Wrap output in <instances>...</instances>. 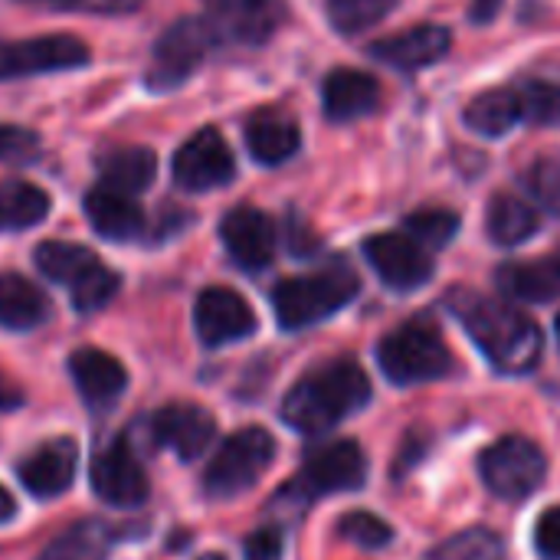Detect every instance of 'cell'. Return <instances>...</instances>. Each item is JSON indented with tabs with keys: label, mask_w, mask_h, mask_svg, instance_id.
Here are the masks:
<instances>
[{
	"label": "cell",
	"mask_w": 560,
	"mask_h": 560,
	"mask_svg": "<svg viewBox=\"0 0 560 560\" xmlns=\"http://www.w3.org/2000/svg\"><path fill=\"white\" fill-rule=\"evenodd\" d=\"M450 308L459 315L463 328L489 364L502 374H528L538 368L545 338L541 328L502 299H486L476 292H453Z\"/></svg>",
	"instance_id": "obj_1"
},
{
	"label": "cell",
	"mask_w": 560,
	"mask_h": 560,
	"mask_svg": "<svg viewBox=\"0 0 560 560\" xmlns=\"http://www.w3.org/2000/svg\"><path fill=\"white\" fill-rule=\"evenodd\" d=\"M371 400V381L354 358H335L308 371L282 400V420L299 433H325L364 410Z\"/></svg>",
	"instance_id": "obj_2"
},
{
	"label": "cell",
	"mask_w": 560,
	"mask_h": 560,
	"mask_svg": "<svg viewBox=\"0 0 560 560\" xmlns=\"http://www.w3.org/2000/svg\"><path fill=\"white\" fill-rule=\"evenodd\" d=\"M358 289H361V282H358L354 269L345 266L341 259L325 266V269H318V272L282 279L272 289L276 322L285 331L312 328V325L331 318L335 312H341L358 295Z\"/></svg>",
	"instance_id": "obj_3"
},
{
	"label": "cell",
	"mask_w": 560,
	"mask_h": 560,
	"mask_svg": "<svg viewBox=\"0 0 560 560\" xmlns=\"http://www.w3.org/2000/svg\"><path fill=\"white\" fill-rule=\"evenodd\" d=\"M377 364L390 384L413 387V384H430V381L446 377L453 371V354L433 322L413 318V322L394 328L381 341Z\"/></svg>",
	"instance_id": "obj_4"
},
{
	"label": "cell",
	"mask_w": 560,
	"mask_h": 560,
	"mask_svg": "<svg viewBox=\"0 0 560 560\" xmlns=\"http://www.w3.org/2000/svg\"><path fill=\"white\" fill-rule=\"evenodd\" d=\"M276 459V440L262 427H246L233 433L207 466L203 486L213 499H233L253 489Z\"/></svg>",
	"instance_id": "obj_5"
},
{
	"label": "cell",
	"mask_w": 560,
	"mask_h": 560,
	"mask_svg": "<svg viewBox=\"0 0 560 560\" xmlns=\"http://www.w3.org/2000/svg\"><path fill=\"white\" fill-rule=\"evenodd\" d=\"M482 482L499 499H528L548 472L545 453L528 436H505L479 456Z\"/></svg>",
	"instance_id": "obj_6"
},
{
	"label": "cell",
	"mask_w": 560,
	"mask_h": 560,
	"mask_svg": "<svg viewBox=\"0 0 560 560\" xmlns=\"http://www.w3.org/2000/svg\"><path fill=\"white\" fill-rule=\"evenodd\" d=\"M213 39H217V33H213L210 20H197V16L177 20L154 43L148 85L154 92H167V89H177L180 82H187L194 75V69L207 59Z\"/></svg>",
	"instance_id": "obj_7"
},
{
	"label": "cell",
	"mask_w": 560,
	"mask_h": 560,
	"mask_svg": "<svg viewBox=\"0 0 560 560\" xmlns=\"http://www.w3.org/2000/svg\"><path fill=\"white\" fill-rule=\"evenodd\" d=\"M364 256L384 285L397 292H413L433 279V256L423 243L404 233H374L364 240Z\"/></svg>",
	"instance_id": "obj_8"
},
{
	"label": "cell",
	"mask_w": 560,
	"mask_h": 560,
	"mask_svg": "<svg viewBox=\"0 0 560 560\" xmlns=\"http://www.w3.org/2000/svg\"><path fill=\"white\" fill-rule=\"evenodd\" d=\"M236 177V158L217 128H200L174 154V180L184 190L203 194L226 187Z\"/></svg>",
	"instance_id": "obj_9"
},
{
	"label": "cell",
	"mask_w": 560,
	"mask_h": 560,
	"mask_svg": "<svg viewBox=\"0 0 560 560\" xmlns=\"http://www.w3.org/2000/svg\"><path fill=\"white\" fill-rule=\"evenodd\" d=\"M85 62H89L85 43L75 39V36H66V33L0 43V82L39 75V72L75 69V66H85Z\"/></svg>",
	"instance_id": "obj_10"
},
{
	"label": "cell",
	"mask_w": 560,
	"mask_h": 560,
	"mask_svg": "<svg viewBox=\"0 0 560 560\" xmlns=\"http://www.w3.org/2000/svg\"><path fill=\"white\" fill-rule=\"evenodd\" d=\"M194 328L207 348L233 345V341H243L256 331V312L249 308V302L240 292L213 285V289H203L197 295Z\"/></svg>",
	"instance_id": "obj_11"
},
{
	"label": "cell",
	"mask_w": 560,
	"mask_h": 560,
	"mask_svg": "<svg viewBox=\"0 0 560 560\" xmlns=\"http://www.w3.org/2000/svg\"><path fill=\"white\" fill-rule=\"evenodd\" d=\"M89 482L92 492L115 509H135L148 499V476L135 459L128 440H115L105 450H98L89 469Z\"/></svg>",
	"instance_id": "obj_12"
},
{
	"label": "cell",
	"mask_w": 560,
	"mask_h": 560,
	"mask_svg": "<svg viewBox=\"0 0 560 560\" xmlns=\"http://www.w3.org/2000/svg\"><path fill=\"white\" fill-rule=\"evenodd\" d=\"M368 479V459L364 450L354 440H338L318 453L308 456L305 472L299 482H292L305 495H335V492H354Z\"/></svg>",
	"instance_id": "obj_13"
},
{
	"label": "cell",
	"mask_w": 560,
	"mask_h": 560,
	"mask_svg": "<svg viewBox=\"0 0 560 560\" xmlns=\"http://www.w3.org/2000/svg\"><path fill=\"white\" fill-rule=\"evenodd\" d=\"M220 240H223L230 259L246 272L266 269L276 256V226L256 207L230 210L220 223Z\"/></svg>",
	"instance_id": "obj_14"
},
{
	"label": "cell",
	"mask_w": 560,
	"mask_h": 560,
	"mask_svg": "<svg viewBox=\"0 0 560 560\" xmlns=\"http://www.w3.org/2000/svg\"><path fill=\"white\" fill-rule=\"evenodd\" d=\"M151 433H154V440L164 450H171L184 463H194L213 443L217 420L203 407H197V404H171V407H164V410L154 413Z\"/></svg>",
	"instance_id": "obj_15"
},
{
	"label": "cell",
	"mask_w": 560,
	"mask_h": 560,
	"mask_svg": "<svg viewBox=\"0 0 560 560\" xmlns=\"http://www.w3.org/2000/svg\"><path fill=\"white\" fill-rule=\"evenodd\" d=\"M285 16V0H213L210 7V26L217 39L233 43H262L276 33V26Z\"/></svg>",
	"instance_id": "obj_16"
},
{
	"label": "cell",
	"mask_w": 560,
	"mask_h": 560,
	"mask_svg": "<svg viewBox=\"0 0 560 560\" xmlns=\"http://www.w3.org/2000/svg\"><path fill=\"white\" fill-rule=\"evenodd\" d=\"M450 30L440 26V23H420L413 30H404V33H394V36H384L371 46V56L387 62L390 69H400V72H417V69H427L433 62H440L446 52H450Z\"/></svg>",
	"instance_id": "obj_17"
},
{
	"label": "cell",
	"mask_w": 560,
	"mask_h": 560,
	"mask_svg": "<svg viewBox=\"0 0 560 560\" xmlns=\"http://www.w3.org/2000/svg\"><path fill=\"white\" fill-rule=\"evenodd\" d=\"M381 102V85L364 69H331L322 85V112L345 125L371 115Z\"/></svg>",
	"instance_id": "obj_18"
},
{
	"label": "cell",
	"mask_w": 560,
	"mask_h": 560,
	"mask_svg": "<svg viewBox=\"0 0 560 560\" xmlns=\"http://www.w3.org/2000/svg\"><path fill=\"white\" fill-rule=\"evenodd\" d=\"M69 374L82 400L92 407H112L128 387V371L121 368V361L98 348H79L69 358Z\"/></svg>",
	"instance_id": "obj_19"
},
{
	"label": "cell",
	"mask_w": 560,
	"mask_h": 560,
	"mask_svg": "<svg viewBox=\"0 0 560 560\" xmlns=\"http://www.w3.org/2000/svg\"><path fill=\"white\" fill-rule=\"evenodd\" d=\"M75 459H79V450H75L72 440H52V443L39 446L33 456L23 459L20 482L36 499H56L72 486Z\"/></svg>",
	"instance_id": "obj_20"
},
{
	"label": "cell",
	"mask_w": 560,
	"mask_h": 560,
	"mask_svg": "<svg viewBox=\"0 0 560 560\" xmlns=\"http://www.w3.org/2000/svg\"><path fill=\"white\" fill-rule=\"evenodd\" d=\"M246 148L259 164L276 167L285 164L302 148V131L292 115L279 108H259L246 121Z\"/></svg>",
	"instance_id": "obj_21"
},
{
	"label": "cell",
	"mask_w": 560,
	"mask_h": 560,
	"mask_svg": "<svg viewBox=\"0 0 560 560\" xmlns=\"http://www.w3.org/2000/svg\"><path fill=\"white\" fill-rule=\"evenodd\" d=\"M85 217L98 236L115 243H128L144 230V213L131 200V194L112 187H95L85 194Z\"/></svg>",
	"instance_id": "obj_22"
},
{
	"label": "cell",
	"mask_w": 560,
	"mask_h": 560,
	"mask_svg": "<svg viewBox=\"0 0 560 560\" xmlns=\"http://www.w3.org/2000/svg\"><path fill=\"white\" fill-rule=\"evenodd\" d=\"M499 289L518 302H551L560 295V253L538 262H509L499 269Z\"/></svg>",
	"instance_id": "obj_23"
},
{
	"label": "cell",
	"mask_w": 560,
	"mask_h": 560,
	"mask_svg": "<svg viewBox=\"0 0 560 560\" xmlns=\"http://www.w3.org/2000/svg\"><path fill=\"white\" fill-rule=\"evenodd\" d=\"M466 125L476 131V135H486V138H502L509 135L522 118V98H518V89H486L482 95H476L469 105H466Z\"/></svg>",
	"instance_id": "obj_24"
},
{
	"label": "cell",
	"mask_w": 560,
	"mask_h": 560,
	"mask_svg": "<svg viewBox=\"0 0 560 560\" xmlns=\"http://www.w3.org/2000/svg\"><path fill=\"white\" fill-rule=\"evenodd\" d=\"M49 315L46 295L23 276L3 272L0 276V325L10 331H30L43 325Z\"/></svg>",
	"instance_id": "obj_25"
},
{
	"label": "cell",
	"mask_w": 560,
	"mask_h": 560,
	"mask_svg": "<svg viewBox=\"0 0 560 560\" xmlns=\"http://www.w3.org/2000/svg\"><path fill=\"white\" fill-rule=\"evenodd\" d=\"M489 236L492 243L499 246H518L525 243L528 236H535V230L541 226V217H538V207L515 197V194H495L492 203H489Z\"/></svg>",
	"instance_id": "obj_26"
},
{
	"label": "cell",
	"mask_w": 560,
	"mask_h": 560,
	"mask_svg": "<svg viewBox=\"0 0 560 560\" xmlns=\"http://www.w3.org/2000/svg\"><path fill=\"white\" fill-rule=\"evenodd\" d=\"M98 171H102V187L121 194H141L158 174V158L151 148H118L102 158Z\"/></svg>",
	"instance_id": "obj_27"
},
{
	"label": "cell",
	"mask_w": 560,
	"mask_h": 560,
	"mask_svg": "<svg viewBox=\"0 0 560 560\" xmlns=\"http://www.w3.org/2000/svg\"><path fill=\"white\" fill-rule=\"evenodd\" d=\"M49 213V197L30 180H3L0 184V233L30 230Z\"/></svg>",
	"instance_id": "obj_28"
},
{
	"label": "cell",
	"mask_w": 560,
	"mask_h": 560,
	"mask_svg": "<svg viewBox=\"0 0 560 560\" xmlns=\"http://www.w3.org/2000/svg\"><path fill=\"white\" fill-rule=\"evenodd\" d=\"M36 269L49 279V282H59V285H75L85 272H92L98 266L95 253L79 246V243H62V240H49V243H39L36 246Z\"/></svg>",
	"instance_id": "obj_29"
},
{
	"label": "cell",
	"mask_w": 560,
	"mask_h": 560,
	"mask_svg": "<svg viewBox=\"0 0 560 560\" xmlns=\"http://www.w3.org/2000/svg\"><path fill=\"white\" fill-rule=\"evenodd\" d=\"M397 7V0H328V20L341 36H358L371 26H377L390 10Z\"/></svg>",
	"instance_id": "obj_30"
},
{
	"label": "cell",
	"mask_w": 560,
	"mask_h": 560,
	"mask_svg": "<svg viewBox=\"0 0 560 560\" xmlns=\"http://www.w3.org/2000/svg\"><path fill=\"white\" fill-rule=\"evenodd\" d=\"M404 230H407L417 243H423L427 249H443V246H450V240L459 233V217H456L453 210L423 207V210H417V213L407 217Z\"/></svg>",
	"instance_id": "obj_31"
},
{
	"label": "cell",
	"mask_w": 560,
	"mask_h": 560,
	"mask_svg": "<svg viewBox=\"0 0 560 560\" xmlns=\"http://www.w3.org/2000/svg\"><path fill=\"white\" fill-rule=\"evenodd\" d=\"M522 187L525 194L532 197V203L538 210H548V213H558L560 217V158H538L535 164L525 167L522 174Z\"/></svg>",
	"instance_id": "obj_32"
},
{
	"label": "cell",
	"mask_w": 560,
	"mask_h": 560,
	"mask_svg": "<svg viewBox=\"0 0 560 560\" xmlns=\"http://www.w3.org/2000/svg\"><path fill=\"white\" fill-rule=\"evenodd\" d=\"M522 98V118L541 128L560 125V85L558 82H545V79H532L528 85L518 89Z\"/></svg>",
	"instance_id": "obj_33"
},
{
	"label": "cell",
	"mask_w": 560,
	"mask_h": 560,
	"mask_svg": "<svg viewBox=\"0 0 560 560\" xmlns=\"http://www.w3.org/2000/svg\"><path fill=\"white\" fill-rule=\"evenodd\" d=\"M115 292H118V276H115L112 269H105L102 262H98L92 272H85V276L69 289L72 308L82 312V315H92V312L105 308V305L115 299Z\"/></svg>",
	"instance_id": "obj_34"
},
{
	"label": "cell",
	"mask_w": 560,
	"mask_h": 560,
	"mask_svg": "<svg viewBox=\"0 0 560 560\" xmlns=\"http://www.w3.org/2000/svg\"><path fill=\"white\" fill-rule=\"evenodd\" d=\"M427 560H502V541L492 532H463L430 551Z\"/></svg>",
	"instance_id": "obj_35"
},
{
	"label": "cell",
	"mask_w": 560,
	"mask_h": 560,
	"mask_svg": "<svg viewBox=\"0 0 560 560\" xmlns=\"http://www.w3.org/2000/svg\"><path fill=\"white\" fill-rule=\"evenodd\" d=\"M338 535L364 551H377V548H387L394 541V532L384 518L371 515V512H348L341 522H338Z\"/></svg>",
	"instance_id": "obj_36"
},
{
	"label": "cell",
	"mask_w": 560,
	"mask_h": 560,
	"mask_svg": "<svg viewBox=\"0 0 560 560\" xmlns=\"http://www.w3.org/2000/svg\"><path fill=\"white\" fill-rule=\"evenodd\" d=\"M39 158V138L20 125H0V161L3 164H33Z\"/></svg>",
	"instance_id": "obj_37"
},
{
	"label": "cell",
	"mask_w": 560,
	"mask_h": 560,
	"mask_svg": "<svg viewBox=\"0 0 560 560\" xmlns=\"http://www.w3.org/2000/svg\"><path fill=\"white\" fill-rule=\"evenodd\" d=\"M535 548L545 560H560V505L548 509L535 528Z\"/></svg>",
	"instance_id": "obj_38"
},
{
	"label": "cell",
	"mask_w": 560,
	"mask_h": 560,
	"mask_svg": "<svg viewBox=\"0 0 560 560\" xmlns=\"http://www.w3.org/2000/svg\"><path fill=\"white\" fill-rule=\"evenodd\" d=\"M246 560H279L282 558V535L276 528H259L243 545Z\"/></svg>",
	"instance_id": "obj_39"
},
{
	"label": "cell",
	"mask_w": 560,
	"mask_h": 560,
	"mask_svg": "<svg viewBox=\"0 0 560 560\" xmlns=\"http://www.w3.org/2000/svg\"><path fill=\"white\" fill-rule=\"evenodd\" d=\"M20 404H23V390L13 387L7 377H0V413H10V410H16Z\"/></svg>",
	"instance_id": "obj_40"
},
{
	"label": "cell",
	"mask_w": 560,
	"mask_h": 560,
	"mask_svg": "<svg viewBox=\"0 0 560 560\" xmlns=\"http://www.w3.org/2000/svg\"><path fill=\"white\" fill-rule=\"evenodd\" d=\"M499 7H502V0H472V20L476 23H489L495 13H499Z\"/></svg>",
	"instance_id": "obj_41"
},
{
	"label": "cell",
	"mask_w": 560,
	"mask_h": 560,
	"mask_svg": "<svg viewBox=\"0 0 560 560\" xmlns=\"http://www.w3.org/2000/svg\"><path fill=\"white\" fill-rule=\"evenodd\" d=\"M13 515H16V499L0 486V525H7Z\"/></svg>",
	"instance_id": "obj_42"
},
{
	"label": "cell",
	"mask_w": 560,
	"mask_h": 560,
	"mask_svg": "<svg viewBox=\"0 0 560 560\" xmlns=\"http://www.w3.org/2000/svg\"><path fill=\"white\" fill-rule=\"evenodd\" d=\"M36 3H49V7H82L89 0H36Z\"/></svg>",
	"instance_id": "obj_43"
},
{
	"label": "cell",
	"mask_w": 560,
	"mask_h": 560,
	"mask_svg": "<svg viewBox=\"0 0 560 560\" xmlns=\"http://www.w3.org/2000/svg\"><path fill=\"white\" fill-rule=\"evenodd\" d=\"M200 560H226V558H220V555H207V558H200Z\"/></svg>",
	"instance_id": "obj_44"
},
{
	"label": "cell",
	"mask_w": 560,
	"mask_h": 560,
	"mask_svg": "<svg viewBox=\"0 0 560 560\" xmlns=\"http://www.w3.org/2000/svg\"><path fill=\"white\" fill-rule=\"evenodd\" d=\"M555 328H558V345H560V315H558V325H555Z\"/></svg>",
	"instance_id": "obj_45"
}]
</instances>
